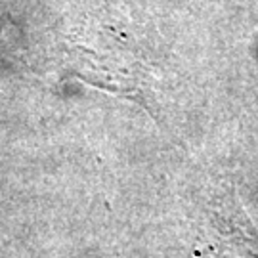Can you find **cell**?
Listing matches in <instances>:
<instances>
[{
    "label": "cell",
    "instance_id": "cell-1",
    "mask_svg": "<svg viewBox=\"0 0 258 258\" xmlns=\"http://www.w3.org/2000/svg\"><path fill=\"white\" fill-rule=\"evenodd\" d=\"M220 235L203 258H258V235L249 222L237 220L235 214L224 216Z\"/></svg>",
    "mask_w": 258,
    "mask_h": 258
}]
</instances>
